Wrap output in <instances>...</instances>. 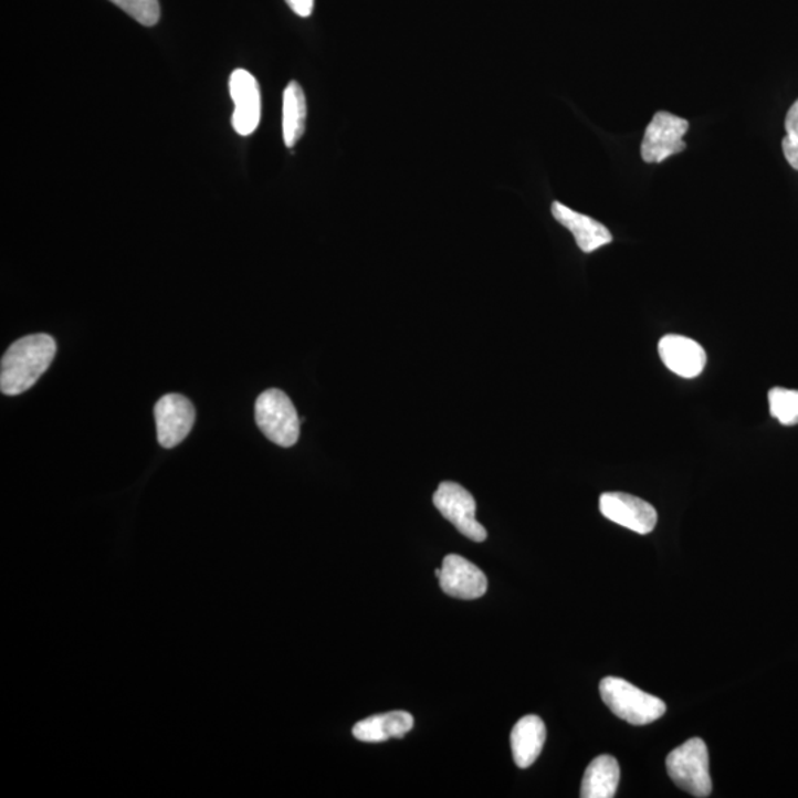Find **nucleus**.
<instances>
[{
    "label": "nucleus",
    "instance_id": "obj_19",
    "mask_svg": "<svg viewBox=\"0 0 798 798\" xmlns=\"http://www.w3.org/2000/svg\"><path fill=\"white\" fill-rule=\"evenodd\" d=\"M785 130H787V137L783 141L784 156L789 166L798 170V99L788 109Z\"/></svg>",
    "mask_w": 798,
    "mask_h": 798
},
{
    "label": "nucleus",
    "instance_id": "obj_21",
    "mask_svg": "<svg viewBox=\"0 0 798 798\" xmlns=\"http://www.w3.org/2000/svg\"><path fill=\"white\" fill-rule=\"evenodd\" d=\"M435 576H437L438 578H440V577H441V569H437V571H435Z\"/></svg>",
    "mask_w": 798,
    "mask_h": 798
},
{
    "label": "nucleus",
    "instance_id": "obj_13",
    "mask_svg": "<svg viewBox=\"0 0 798 798\" xmlns=\"http://www.w3.org/2000/svg\"><path fill=\"white\" fill-rule=\"evenodd\" d=\"M546 743L545 722L538 716H525L513 727L511 735L513 760L526 769L537 760Z\"/></svg>",
    "mask_w": 798,
    "mask_h": 798
},
{
    "label": "nucleus",
    "instance_id": "obj_11",
    "mask_svg": "<svg viewBox=\"0 0 798 798\" xmlns=\"http://www.w3.org/2000/svg\"><path fill=\"white\" fill-rule=\"evenodd\" d=\"M658 353L670 371L685 377V379H694L700 376L707 364V355H705L703 346L685 336L662 337L658 344Z\"/></svg>",
    "mask_w": 798,
    "mask_h": 798
},
{
    "label": "nucleus",
    "instance_id": "obj_9",
    "mask_svg": "<svg viewBox=\"0 0 798 798\" xmlns=\"http://www.w3.org/2000/svg\"><path fill=\"white\" fill-rule=\"evenodd\" d=\"M230 95L234 101L232 126L241 137H249L261 122V91L256 77L239 69L230 77Z\"/></svg>",
    "mask_w": 798,
    "mask_h": 798
},
{
    "label": "nucleus",
    "instance_id": "obj_5",
    "mask_svg": "<svg viewBox=\"0 0 798 798\" xmlns=\"http://www.w3.org/2000/svg\"><path fill=\"white\" fill-rule=\"evenodd\" d=\"M690 129L685 118L672 113L658 112L649 123L640 148L644 164H662L668 157L679 155L686 148L683 137Z\"/></svg>",
    "mask_w": 798,
    "mask_h": 798
},
{
    "label": "nucleus",
    "instance_id": "obj_1",
    "mask_svg": "<svg viewBox=\"0 0 798 798\" xmlns=\"http://www.w3.org/2000/svg\"><path fill=\"white\" fill-rule=\"evenodd\" d=\"M55 354V339L45 333L21 337L14 342L0 363L2 393L14 397L33 388L54 361Z\"/></svg>",
    "mask_w": 798,
    "mask_h": 798
},
{
    "label": "nucleus",
    "instance_id": "obj_17",
    "mask_svg": "<svg viewBox=\"0 0 798 798\" xmlns=\"http://www.w3.org/2000/svg\"><path fill=\"white\" fill-rule=\"evenodd\" d=\"M769 409L771 418L778 420L784 427L798 424V390L774 388L769 392Z\"/></svg>",
    "mask_w": 798,
    "mask_h": 798
},
{
    "label": "nucleus",
    "instance_id": "obj_6",
    "mask_svg": "<svg viewBox=\"0 0 798 798\" xmlns=\"http://www.w3.org/2000/svg\"><path fill=\"white\" fill-rule=\"evenodd\" d=\"M435 504L441 515L472 542L482 543L486 538V529L476 521L475 498L462 485L455 482H442L433 494Z\"/></svg>",
    "mask_w": 798,
    "mask_h": 798
},
{
    "label": "nucleus",
    "instance_id": "obj_4",
    "mask_svg": "<svg viewBox=\"0 0 798 798\" xmlns=\"http://www.w3.org/2000/svg\"><path fill=\"white\" fill-rule=\"evenodd\" d=\"M668 771L674 784L694 797L712 794L707 745L701 738H692L669 754Z\"/></svg>",
    "mask_w": 798,
    "mask_h": 798
},
{
    "label": "nucleus",
    "instance_id": "obj_10",
    "mask_svg": "<svg viewBox=\"0 0 798 798\" xmlns=\"http://www.w3.org/2000/svg\"><path fill=\"white\" fill-rule=\"evenodd\" d=\"M438 580L442 591L455 599H480L489 589L485 574L459 555L445 556Z\"/></svg>",
    "mask_w": 798,
    "mask_h": 798
},
{
    "label": "nucleus",
    "instance_id": "obj_7",
    "mask_svg": "<svg viewBox=\"0 0 798 798\" xmlns=\"http://www.w3.org/2000/svg\"><path fill=\"white\" fill-rule=\"evenodd\" d=\"M157 441L164 449H175L190 435L196 409L190 399L178 393L161 397L155 407Z\"/></svg>",
    "mask_w": 798,
    "mask_h": 798
},
{
    "label": "nucleus",
    "instance_id": "obj_18",
    "mask_svg": "<svg viewBox=\"0 0 798 798\" xmlns=\"http://www.w3.org/2000/svg\"><path fill=\"white\" fill-rule=\"evenodd\" d=\"M114 6L120 8L132 19L137 20L139 24L156 25L160 20L159 0H109Z\"/></svg>",
    "mask_w": 798,
    "mask_h": 798
},
{
    "label": "nucleus",
    "instance_id": "obj_3",
    "mask_svg": "<svg viewBox=\"0 0 798 798\" xmlns=\"http://www.w3.org/2000/svg\"><path fill=\"white\" fill-rule=\"evenodd\" d=\"M254 418L263 435L280 447H293L300 440L301 419L292 399L283 390L269 389L259 395Z\"/></svg>",
    "mask_w": 798,
    "mask_h": 798
},
{
    "label": "nucleus",
    "instance_id": "obj_20",
    "mask_svg": "<svg viewBox=\"0 0 798 798\" xmlns=\"http://www.w3.org/2000/svg\"><path fill=\"white\" fill-rule=\"evenodd\" d=\"M292 11L300 17H309L314 11V0H286Z\"/></svg>",
    "mask_w": 798,
    "mask_h": 798
},
{
    "label": "nucleus",
    "instance_id": "obj_15",
    "mask_svg": "<svg viewBox=\"0 0 798 798\" xmlns=\"http://www.w3.org/2000/svg\"><path fill=\"white\" fill-rule=\"evenodd\" d=\"M618 783H620V765L612 756H599L587 766L582 778V798H612L616 797Z\"/></svg>",
    "mask_w": 798,
    "mask_h": 798
},
{
    "label": "nucleus",
    "instance_id": "obj_14",
    "mask_svg": "<svg viewBox=\"0 0 798 798\" xmlns=\"http://www.w3.org/2000/svg\"><path fill=\"white\" fill-rule=\"evenodd\" d=\"M414 726V718L407 712L377 714L364 718L354 726L353 734L363 743H384L389 738H402Z\"/></svg>",
    "mask_w": 798,
    "mask_h": 798
},
{
    "label": "nucleus",
    "instance_id": "obj_8",
    "mask_svg": "<svg viewBox=\"0 0 798 798\" xmlns=\"http://www.w3.org/2000/svg\"><path fill=\"white\" fill-rule=\"evenodd\" d=\"M600 513L613 524L633 533L649 534L655 528L658 515L652 504L626 493H605L599 500Z\"/></svg>",
    "mask_w": 798,
    "mask_h": 798
},
{
    "label": "nucleus",
    "instance_id": "obj_2",
    "mask_svg": "<svg viewBox=\"0 0 798 798\" xmlns=\"http://www.w3.org/2000/svg\"><path fill=\"white\" fill-rule=\"evenodd\" d=\"M603 703L630 725H649L665 714V703L620 678H605L599 686Z\"/></svg>",
    "mask_w": 798,
    "mask_h": 798
},
{
    "label": "nucleus",
    "instance_id": "obj_16",
    "mask_svg": "<svg viewBox=\"0 0 798 798\" xmlns=\"http://www.w3.org/2000/svg\"><path fill=\"white\" fill-rule=\"evenodd\" d=\"M306 98L297 82L288 83L283 95V138L288 148L296 146L305 134Z\"/></svg>",
    "mask_w": 798,
    "mask_h": 798
},
{
    "label": "nucleus",
    "instance_id": "obj_12",
    "mask_svg": "<svg viewBox=\"0 0 798 798\" xmlns=\"http://www.w3.org/2000/svg\"><path fill=\"white\" fill-rule=\"evenodd\" d=\"M552 214L560 225L573 232L578 248L585 253L595 252V250L612 243L613 237L603 223L587 217V214L578 213L559 201L552 204Z\"/></svg>",
    "mask_w": 798,
    "mask_h": 798
}]
</instances>
